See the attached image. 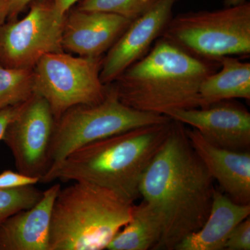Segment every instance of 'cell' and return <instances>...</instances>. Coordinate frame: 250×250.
<instances>
[{
    "label": "cell",
    "instance_id": "cell-6",
    "mask_svg": "<svg viewBox=\"0 0 250 250\" xmlns=\"http://www.w3.org/2000/svg\"><path fill=\"white\" fill-rule=\"evenodd\" d=\"M161 37L205 60L250 54V4L172 17Z\"/></svg>",
    "mask_w": 250,
    "mask_h": 250
},
{
    "label": "cell",
    "instance_id": "cell-22",
    "mask_svg": "<svg viewBox=\"0 0 250 250\" xmlns=\"http://www.w3.org/2000/svg\"><path fill=\"white\" fill-rule=\"evenodd\" d=\"M40 183L38 177H31L19 172L5 170L0 173V189H11L16 188L34 186Z\"/></svg>",
    "mask_w": 250,
    "mask_h": 250
},
{
    "label": "cell",
    "instance_id": "cell-16",
    "mask_svg": "<svg viewBox=\"0 0 250 250\" xmlns=\"http://www.w3.org/2000/svg\"><path fill=\"white\" fill-rule=\"evenodd\" d=\"M220 70L202 82L199 90V108L234 99L250 100V63L233 56L218 59Z\"/></svg>",
    "mask_w": 250,
    "mask_h": 250
},
{
    "label": "cell",
    "instance_id": "cell-17",
    "mask_svg": "<svg viewBox=\"0 0 250 250\" xmlns=\"http://www.w3.org/2000/svg\"><path fill=\"white\" fill-rule=\"evenodd\" d=\"M163 234V224L150 204L143 200L134 205L131 218L121 229L106 249L147 250L155 248Z\"/></svg>",
    "mask_w": 250,
    "mask_h": 250
},
{
    "label": "cell",
    "instance_id": "cell-23",
    "mask_svg": "<svg viewBox=\"0 0 250 250\" xmlns=\"http://www.w3.org/2000/svg\"><path fill=\"white\" fill-rule=\"evenodd\" d=\"M23 103L0 110V141L2 140L8 125L18 114Z\"/></svg>",
    "mask_w": 250,
    "mask_h": 250
},
{
    "label": "cell",
    "instance_id": "cell-24",
    "mask_svg": "<svg viewBox=\"0 0 250 250\" xmlns=\"http://www.w3.org/2000/svg\"><path fill=\"white\" fill-rule=\"evenodd\" d=\"M34 0H10V9L8 20H16L27 6L30 5Z\"/></svg>",
    "mask_w": 250,
    "mask_h": 250
},
{
    "label": "cell",
    "instance_id": "cell-14",
    "mask_svg": "<svg viewBox=\"0 0 250 250\" xmlns=\"http://www.w3.org/2000/svg\"><path fill=\"white\" fill-rule=\"evenodd\" d=\"M61 188L54 184L34 207L0 223V250H48L52 207Z\"/></svg>",
    "mask_w": 250,
    "mask_h": 250
},
{
    "label": "cell",
    "instance_id": "cell-4",
    "mask_svg": "<svg viewBox=\"0 0 250 250\" xmlns=\"http://www.w3.org/2000/svg\"><path fill=\"white\" fill-rule=\"evenodd\" d=\"M134 202L107 188L75 182L52 207L48 250H103L129 222Z\"/></svg>",
    "mask_w": 250,
    "mask_h": 250
},
{
    "label": "cell",
    "instance_id": "cell-3",
    "mask_svg": "<svg viewBox=\"0 0 250 250\" xmlns=\"http://www.w3.org/2000/svg\"><path fill=\"white\" fill-rule=\"evenodd\" d=\"M171 123L141 126L83 146L51 167L40 183L90 182L134 202L143 174L165 142Z\"/></svg>",
    "mask_w": 250,
    "mask_h": 250
},
{
    "label": "cell",
    "instance_id": "cell-21",
    "mask_svg": "<svg viewBox=\"0 0 250 250\" xmlns=\"http://www.w3.org/2000/svg\"><path fill=\"white\" fill-rule=\"evenodd\" d=\"M224 250H250V217L238 224L229 236Z\"/></svg>",
    "mask_w": 250,
    "mask_h": 250
},
{
    "label": "cell",
    "instance_id": "cell-12",
    "mask_svg": "<svg viewBox=\"0 0 250 250\" xmlns=\"http://www.w3.org/2000/svg\"><path fill=\"white\" fill-rule=\"evenodd\" d=\"M132 21L101 11H67L62 29V46L80 57L98 58L111 48Z\"/></svg>",
    "mask_w": 250,
    "mask_h": 250
},
{
    "label": "cell",
    "instance_id": "cell-8",
    "mask_svg": "<svg viewBox=\"0 0 250 250\" xmlns=\"http://www.w3.org/2000/svg\"><path fill=\"white\" fill-rule=\"evenodd\" d=\"M22 19L0 27V65L33 69L45 54L64 52L62 29L65 15L52 0H34Z\"/></svg>",
    "mask_w": 250,
    "mask_h": 250
},
{
    "label": "cell",
    "instance_id": "cell-13",
    "mask_svg": "<svg viewBox=\"0 0 250 250\" xmlns=\"http://www.w3.org/2000/svg\"><path fill=\"white\" fill-rule=\"evenodd\" d=\"M187 134L195 152L213 180L236 203L250 204V153L234 152L217 147L195 129Z\"/></svg>",
    "mask_w": 250,
    "mask_h": 250
},
{
    "label": "cell",
    "instance_id": "cell-7",
    "mask_svg": "<svg viewBox=\"0 0 250 250\" xmlns=\"http://www.w3.org/2000/svg\"><path fill=\"white\" fill-rule=\"evenodd\" d=\"M103 59L62 52L45 54L36 63L35 93L47 102L56 121L70 108L95 104L105 98L108 85L100 80Z\"/></svg>",
    "mask_w": 250,
    "mask_h": 250
},
{
    "label": "cell",
    "instance_id": "cell-15",
    "mask_svg": "<svg viewBox=\"0 0 250 250\" xmlns=\"http://www.w3.org/2000/svg\"><path fill=\"white\" fill-rule=\"evenodd\" d=\"M250 215V204L236 203L215 190L209 215L203 226L184 238L174 250H224L231 231Z\"/></svg>",
    "mask_w": 250,
    "mask_h": 250
},
{
    "label": "cell",
    "instance_id": "cell-25",
    "mask_svg": "<svg viewBox=\"0 0 250 250\" xmlns=\"http://www.w3.org/2000/svg\"><path fill=\"white\" fill-rule=\"evenodd\" d=\"M56 10L62 15H65L72 6L80 0H52Z\"/></svg>",
    "mask_w": 250,
    "mask_h": 250
},
{
    "label": "cell",
    "instance_id": "cell-20",
    "mask_svg": "<svg viewBox=\"0 0 250 250\" xmlns=\"http://www.w3.org/2000/svg\"><path fill=\"white\" fill-rule=\"evenodd\" d=\"M42 195V191L35 185L0 189V223L18 211L34 207Z\"/></svg>",
    "mask_w": 250,
    "mask_h": 250
},
{
    "label": "cell",
    "instance_id": "cell-9",
    "mask_svg": "<svg viewBox=\"0 0 250 250\" xmlns=\"http://www.w3.org/2000/svg\"><path fill=\"white\" fill-rule=\"evenodd\" d=\"M56 120L45 99L34 93L5 130L3 141L18 172L42 178L49 169V150Z\"/></svg>",
    "mask_w": 250,
    "mask_h": 250
},
{
    "label": "cell",
    "instance_id": "cell-19",
    "mask_svg": "<svg viewBox=\"0 0 250 250\" xmlns=\"http://www.w3.org/2000/svg\"><path fill=\"white\" fill-rule=\"evenodd\" d=\"M159 0H80L76 9L118 15L134 21L152 9Z\"/></svg>",
    "mask_w": 250,
    "mask_h": 250
},
{
    "label": "cell",
    "instance_id": "cell-27",
    "mask_svg": "<svg viewBox=\"0 0 250 250\" xmlns=\"http://www.w3.org/2000/svg\"><path fill=\"white\" fill-rule=\"evenodd\" d=\"M249 2L248 0H223L225 7H234Z\"/></svg>",
    "mask_w": 250,
    "mask_h": 250
},
{
    "label": "cell",
    "instance_id": "cell-5",
    "mask_svg": "<svg viewBox=\"0 0 250 250\" xmlns=\"http://www.w3.org/2000/svg\"><path fill=\"white\" fill-rule=\"evenodd\" d=\"M108 85L101 103L74 106L56 121L49 150L48 170L77 149L98 140L172 120L165 115L126 106L118 98L113 85Z\"/></svg>",
    "mask_w": 250,
    "mask_h": 250
},
{
    "label": "cell",
    "instance_id": "cell-2",
    "mask_svg": "<svg viewBox=\"0 0 250 250\" xmlns=\"http://www.w3.org/2000/svg\"><path fill=\"white\" fill-rule=\"evenodd\" d=\"M220 67L218 61L197 58L160 37L113 86L126 106L166 116L173 110L199 108L202 82Z\"/></svg>",
    "mask_w": 250,
    "mask_h": 250
},
{
    "label": "cell",
    "instance_id": "cell-18",
    "mask_svg": "<svg viewBox=\"0 0 250 250\" xmlns=\"http://www.w3.org/2000/svg\"><path fill=\"white\" fill-rule=\"evenodd\" d=\"M34 93L33 69L0 65V110L24 103Z\"/></svg>",
    "mask_w": 250,
    "mask_h": 250
},
{
    "label": "cell",
    "instance_id": "cell-10",
    "mask_svg": "<svg viewBox=\"0 0 250 250\" xmlns=\"http://www.w3.org/2000/svg\"><path fill=\"white\" fill-rule=\"evenodd\" d=\"M179 1L159 0L149 11L131 22L103 59L100 80L104 84L114 82L127 67L149 52L173 17L172 9Z\"/></svg>",
    "mask_w": 250,
    "mask_h": 250
},
{
    "label": "cell",
    "instance_id": "cell-11",
    "mask_svg": "<svg viewBox=\"0 0 250 250\" xmlns=\"http://www.w3.org/2000/svg\"><path fill=\"white\" fill-rule=\"evenodd\" d=\"M166 116L192 126L217 147L250 152V113L240 104L227 100L207 108L173 110Z\"/></svg>",
    "mask_w": 250,
    "mask_h": 250
},
{
    "label": "cell",
    "instance_id": "cell-1",
    "mask_svg": "<svg viewBox=\"0 0 250 250\" xmlns=\"http://www.w3.org/2000/svg\"><path fill=\"white\" fill-rule=\"evenodd\" d=\"M213 181L192 148L184 124L172 120L165 142L139 184L140 195L162 221V237L154 249L173 250L203 226L215 190Z\"/></svg>",
    "mask_w": 250,
    "mask_h": 250
},
{
    "label": "cell",
    "instance_id": "cell-26",
    "mask_svg": "<svg viewBox=\"0 0 250 250\" xmlns=\"http://www.w3.org/2000/svg\"><path fill=\"white\" fill-rule=\"evenodd\" d=\"M9 9L10 0H0V27L8 19Z\"/></svg>",
    "mask_w": 250,
    "mask_h": 250
}]
</instances>
